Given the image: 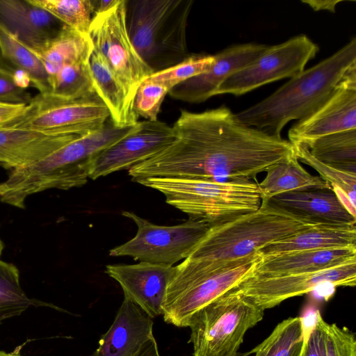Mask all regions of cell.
Returning <instances> with one entry per match:
<instances>
[{"label":"cell","mask_w":356,"mask_h":356,"mask_svg":"<svg viewBox=\"0 0 356 356\" xmlns=\"http://www.w3.org/2000/svg\"><path fill=\"white\" fill-rule=\"evenodd\" d=\"M302 145L319 161L356 174V129L325 135Z\"/></svg>","instance_id":"4316f807"},{"label":"cell","mask_w":356,"mask_h":356,"mask_svg":"<svg viewBox=\"0 0 356 356\" xmlns=\"http://www.w3.org/2000/svg\"><path fill=\"white\" fill-rule=\"evenodd\" d=\"M34 304L21 288L19 271L13 264L0 259V325L19 316Z\"/></svg>","instance_id":"f546056e"},{"label":"cell","mask_w":356,"mask_h":356,"mask_svg":"<svg viewBox=\"0 0 356 356\" xmlns=\"http://www.w3.org/2000/svg\"><path fill=\"white\" fill-rule=\"evenodd\" d=\"M305 330L302 317L288 318L278 323L259 346L264 356H300Z\"/></svg>","instance_id":"f1b7e54d"},{"label":"cell","mask_w":356,"mask_h":356,"mask_svg":"<svg viewBox=\"0 0 356 356\" xmlns=\"http://www.w3.org/2000/svg\"><path fill=\"white\" fill-rule=\"evenodd\" d=\"M250 355H252L250 351L245 353H240L238 351L236 353L229 354L227 356H249Z\"/></svg>","instance_id":"7bdbcfd3"},{"label":"cell","mask_w":356,"mask_h":356,"mask_svg":"<svg viewBox=\"0 0 356 356\" xmlns=\"http://www.w3.org/2000/svg\"><path fill=\"white\" fill-rule=\"evenodd\" d=\"M314 323L305 330V339L300 356H325V323L319 311L314 315Z\"/></svg>","instance_id":"8d00e7d4"},{"label":"cell","mask_w":356,"mask_h":356,"mask_svg":"<svg viewBox=\"0 0 356 356\" xmlns=\"http://www.w3.org/2000/svg\"><path fill=\"white\" fill-rule=\"evenodd\" d=\"M342 0H306L302 1V3L307 4L315 11L327 10L331 13H335L336 6L338 3L343 2Z\"/></svg>","instance_id":"f35d334b"},{"label":"cell","mask_w":356,"mask_h":356,"mask_svg":"<svg viewBox=\"0 0 356 356\" xmlns=\"http://www.w3.org/2000/svg\"><path fill=\"white\" fill-rule=\"evenodd\" d=\"M127 0H116L107 10L94 13L89 36L95 48L126 88L133 103L140 83L153 72L140 56L127 26Z\"/></svg>","instance_id":"30bf717a"},{"label":"cell","mask_w":356,"mask_h":356,"mask_svg":"<svg viewBox=\"0 0 356 356\" xmlns=\"http://www.w3.org/2000/svg\"><path fill=\"white\" fill-rule=\"evenodd\" d=\"M0 56L15 71L24 74L39 93L50 92L48 76L40 60L1 22Z\"/></svg>","instance_id":"484cf974"},{"label":"cell","mask_w":356,"mask_h":356,"mask_svg":"<svg viewBox=\"0 0 356 356\" xmlns=\"http://www.w3.org/2000/svg\"><path fill=\"white\" fill-rule=\"evenodd\" d=\"M153 318L124 297L115 318L91 356H134L153 334Z\"/></svg>","instance_id":"d6986e66"},{"label":"cell","mask_w":356,"mask_h":356,"mask_svg":"<svg viewBox=\"0 0 356 356\" xmlns=\"http://www.w3.org/2000/svg\"><path fill=\"white\" fill-rule=\"evenodd\" d=\"M250 352L251 354L255 353V356H264V353L259 345L251 350Z\"/></svg>","instance_id":"b9f144b4"},{"label":"cell","mask_w":356,"mask_h":356,"mask_svg":"<svg viewBox=\"0 0 356 356\" xmlns=\"http://www.w3.org/2000/svg\"><path fill=\"white\" fill-rule=\"evenodd\" d=\"M109 119L106 106L96 93L75 99L38 93L11 127L47 135H86L100 129Z\"/></svg>","instance_id":"9c48e42d"},{"label":"cell","mask_w":356,"mask_h":356,"mask_svg":"<svg viewBox=\"0 0 356 356\" xmlns=\"http://www.w3.org/2000/svg\"><path fill=\"white\" fill-rule=\"evenodd\" d=\"M176 139L128 169L134 181L150 177L250 181L294 154L293 145L243 124L225 106L181 110L172 127Z\"/></svg>","instance_id":"6da1fadb"},{"label":"cell","mask_w":356,"mask_h":356,"mask_svg":"<svg viewBox=\"0 0 356 356\" xmlns=\"http://www.w3.org/2000/svg\"><path fill=\"white\" fill-rule=\"evenodd\" d=\"M83 136L47 135L13 127L0 129V165L12 170L30 165Z\"/></svg>","instance_id":"ffe728a7"},{"label":"cell","mask_w":356,"mask_h":356,"mask_svg":"<svg viewBox=\"0 0 356 356\" xmlns=\"http://www.w3.org/2000/svg\"><path fill=\"white\" fill-rule=\"evenodd\" d=\"M174 266L140 261L108 264L106 273L121 286L127 298L152 318L162 315L167 288Z\"/></svg>","instance_id":"9a60e30c"},{"label":"cell","mask_w":356,"mask_h":356,"mask_svg":"<svg viewBox=\"0 0 356 356\" xmlns=\"http://www.w3.org/2000/svg\"><path fill=\"white\" fill-rule=\"evenodd\" d=\"M28 104L0 102V129L11 127L26 111Z\"/></svg>","instance_id":"74e56055"},{"label":"cell","mask_w":356,"mask_h":356,"mask_svg":"<svg viewBox=\"0 0 356 356\" xmlns=\"http://www.w3.org/2000/svg\"><path fill=\"white\" fill-rule=\"evenodd\" d=\"M193 4V0H127L129 38L153 73L188 56L186 29Z\"/></svg>","instance_id":"277c9868"},{"label":"cell","mask_w":356,"mask_h":356,"mask_svg":"<svg viewBox=\"0 0 356 356\" xmlns=\"http://www.w3.org/2000/svg\"><path fill=\"white\" fill-rule=\"evenodd\" d=\"M292 216L327 225H355L356 217L332 189H312L277 195L266 202Z\"/></svg>","instance_id":"e0dca14e"},{"label":"cell","mask_w":356,"mask_h":356,"mask_svg":"<svg viewBox=\"0 0 356 356\" xmlns=\"http://www.w3.org/2000/svg\"><path fill=\"white\" fill-rule=\"evenodd\" d=\"M49 94L67 99L95 94L89 60L69 64L49 79Z\"/></svg>","instance_id":"83f0119b"},{"label":"cell","mask_w":356,"mask_h":356,"mask_svg":"<svg viewBox=\"0 0 356 356\" xmlns=\"http://www.w3.org/2000/svg\"><path fill=\"white\" fill-rule=\"evenodd\" d=\"M122 215L137 225L136 236L109 251L111 257L129 256L140 261L172 266L188 258L211 225L189 218L176 225H158L131 211Z\"/></svg>","instance_id":"ba28073f"},{"label":"cell","mask_w":356,"mask_h":356,"mask_svg":"<svg viewBox=\"0 0 356 356\" xmlns=\"http://www.w3.org/2000/svg\"><path fill=\"white\" fill-rule=\"evenodd\" d=\"M22 76L28 79L15 71L0 56V102L28 104L31 102L33 97L26 91L28 85L20 78Z\"/></svg>","instance_id":"e575fe53"},{"label":"cell","mask_w":356,"mask_h":356,"mask_svg":"<svg viewBox=\"0 0 356 356\" xmlns=\"http://www.w3.org/2000/svg\"><path fill=\"white\" fill-rule=\"evenodd\" d=\"M355 284L356 259L314 273L277 276H257L250 273L230 290L265 311L323 284L353 287Z\"/></svg>","instance_id":"7c38bea8"},{"label":"cell","mask_w":356,"mask_h":356,"mask_svg":"<svg viewBox=\"0 0 356 356\" xmlns=\"http://www.w3.org/2000/svg\"><path fill=\"white\" fill-rule=\"evenodd\" d=\"M314 225L318 224L261 203L255 211L211 226L188 258L220 261L238 259Z\"/></svg>","instance_id":"8992f818"},{"label":"cell","mask_w":356,"mask_h":356,"mask_svg":"<svg viewBox=\"0 0 356 356\" xmlns=\"http://www.w3.org/2000/svg\"><path fill=\"white\" fill-rule=\"evenodd\" d=\"M319 51L317 44L306 35L294 36L268 49L253 63L229 76L216 95H242L269 83L292 78L302 71Z\"/></svg>","instance_id":"8fae6325"},{"label":"cell","mask_w":356,"mask_h":356,"mask_svg":"<svg viewBox=\"0 0 356 356\" xmlns=\"http://www.w3.org/2000/svg\"><path fill=\"white\" fill-rule=\"evenodd\" d=\"M356 247L355 225H314L283 239L262 246L261 257L282 253Z\"/></svg>","instance_id":"7402d4cb"},{"label":"cell","mask_w":356,"mask_h":356,"mask_svg":"<svg viewBox=\"0 0 356 356\" xmlns=\"http://www.w3.org/2000/svg\"><path fill=\"white\" fill-rule=\"evenodd\" d=\"M3 248H4V244H3V241H1V239L0 238V257L3 252Z\"/></svg>","instance_id":"ee69618b"},{"label":"cell","mask_w":356,"mask_h":356,"mask_svg":"<svg viewBox=\"0 0 356 356\" xmlns=\"http://www.w3.org/2000/svg\"><path fill=\"white\" fill-rule=\"evenodd\" d=\"M170 90L163 84L145 79L136 93L133 108L136 115L148 121L158 120L161 104Z\"/></svg>","instance_id":"836d02e7"},{"label":"cell","mask_w":356,"mask_h":356,"mask_svg":"<svg viewBox=\"0 0 356 356\" xmlns=\"http://www.w3.org/2000/svg\"><path fill=\"white\" fill-rule=\"evenodd\" d=\"M325 356H356L355 334L336 323H325Z\"/></svg>","instance_id":"d590c367"},{"label":"cell","mask_w":356,"mask_h":356,"mask_svg":"<svg viewBox=\"0 0 356 356\" xmlns=\"http://www.w3.org/2000/svg\"><path fill=\"white\" fill-rule=\"evenodd\" d=\"M268 47L252 42L227 47L213 55L214 63L208 70L177 85L168 94L173 99L189 103L204 102L216 95L229 76L253 63Z\"/></svg>","instance_id":"2e32d148"},{"label":"cell","mask_w":356,"mask_h":356,"mask_svg":"<svg viewBox=\"0 0 356 356\" xmlns=\"http://www.w3.org/2000/svg\"><path fill=\"white\" fill-rule=\"evenodd\" d=\"M89 65L95 91L106 106L114 125L124 127L137 124L138 117L134 111L125 87L95 48L90 56Z\"/></svg>","instance_id":"603a6c76"},{"label":"cell","mask_w":356,"mask_h":356,"mask_svg":"<svg viewBox=\"0 0 356 356\" xmlns=\"http://www.w3.org/2000/svg\"><path fill=\"white\" fill-rule=\"evenodd\" d=\"M356 63V38L334 54L290 79L270 95L236 113L244 124L281 137L284 126L316 111Z\"/></svg>","instance_id":"7a4b0ae2"},{"label":"cell","mask_w":356,"mask_h":356,"mask_svg":"<svg viewBox=\"0 0 356 356\" xmlns=\"http://www.w3.org/2000/svg\"><path fill=\"white\" fill-rule=\"evenodd\" d=\"M0 356H23L22 355L19 350H15L13 352L11 353H6L3 350H0Z\"/></svg>","instance_id":"60d3db41"},{"label":"cell","mask_w":356,"mask_h":356,"mask_svg":"<svg viewBox=\"0 0 356 356\" xmlns=\"http://www.w3.org/2000/svg\"><path fill=\"white\" fill-rule=\"evenodd\" d=\"M93 49L90 36H84L64 25L55 38L32 52L42 62L49 82L65 65L89 60Z\"/></svg>","instance_id":"d4e9b609"},{"label":"cell","mask_w":356,"mask_h":356,"mask_svg":"<svg viewBox=\"0 0 356 356\" xmlns=\"http://www.w3.org/2000/svg\"><path fill=\"white\" fill-rule=\"evenodd\" d=\"M138 183L154 188L168 204L211 226L257 211L261 204L259 183L150 177Z\"/></svg>","instance_id":"5b68a950"},{"label":"cell","mask_w":356,"mask_h":356,"mask_svg":"<svg viewBox=\"0 0 356 356\" xmlns=\"http://www.w3.org/2000/svg\"><path fill=\"white\" fill-rule=\"evenodd\" d=\"M356 129V63L344 74L332 95L314 113L298 120L288 132L292 145Z\"/></svg>","instance_id":"5bb4252c"},{"label":"cell","mask_w":356,"mask_h":356,"mask_svg":"<svg viewBox=\"0 0 356 356\" xmlns=\"http://www.w3.org/2000/svg\"><path fill=\"white\" fill-rule=\"evenodd\" d=\"M0 22L31 51L42 47L65 25L31 0H0Z\"/></svg>","instance_id":"ac0fdd59"},{"label":"cell","mask_w":356,"mask_h":356,"mask_svg":"<svg viewBox=\"0 0 356 356\" xmlns=\"http://www.w3.org/2000/svg\"><path fill=\"white\" fill-rule=\"evenodd\" d=\"M356 259V247L304 250L261 257L252 275L277 276L314 273Z\"/></svg>","instance_id":"44dd1931"},{"label":"cell","mask_w":356,"mask_h":356,"mask_svg":"<svg viewBox=\"0 0 356 356\" xmlns=\"http://www.w3.org/2000/svg\"><path fill=\"white\" fill-rule=\"evenodd\" d=\"M264 180L259 183L261 202L280 194L312 189H332L331 185L318 176L309 174L295 154L269 166Z\"/></svg>","instance_id":"cb8c5ba5"},{"label":"cell","mask_w":356,"mask_h":356,"mask_svg":"<svg viewBox=\"0 0 356 356\" xmlns=\"http://www.w3.org/2000/svg\"><path fill=\"white\" fill-rule=\"evenodd\" d=\"M295 156L298 160L315 169L331 186L340 188L355 207L356 174L343 172L325 164L315 159L308 148L302 145H293Z\"/></svg>","instance_id":"d6a6232c"},{"label":"cell","mask_w":356,"mask_h":356,"mask_svg":"<svg viewBox=\"0 0 356 356\" xmlns=\"http://www.w3.org/2000/svg\"><path fill=\"white\" fill-rule=\"evenodd\" d=\"M175 139L172 127L165 122L159 120L140 122L138 129L91 159L89 179L95 180L129 169L157 154Z\"/></svg>","instance_id":"4fadbf2b"},{"label":"cell","mask_w":356,"mask_h":356,"mask_svg":"<svg viewBox=\"0 0 356 356\" xmlns=\"http://www.w3.org/2000/svg\"><path fill=\"white\" fill-rule=\"evenodd\" d=\"M264 314L263 309L229 289L192 317L188 327L193 356H227L238 352L247 331Z\"/></svg>","instance_id":"52a82bcc"},{"label":"cell","mask_w":356,"mask_h":356,"mask_svg":"<svg viewBox=\"0 0 356 356\" xmlns=\"http://www.w3.org/2000/svg\"><path fill=\"white\" fill-rule=\"evenodd\" d=\"M48 11L63 24L84 36L88 32L94 6L92 0H31Z\"/></svg>","instance_id":"4dcf8cb0"},{"label":"cell","mask_w":356,"mask_h":356,"mask_svg":"<svg viewBox=\"0 0 356 356\" xmlns=\"http://www.w3.org/2000/svg\"><path fill=\"white\" fill-rule=\"evenodd\" d=\"M261 256L255 252L220 261L186 258L174 266L163 305L165 323L188 327L193 315L252 273Z\"/></svg>","instance_id":"3957f363"},{"label":"cell","mask_w":356,"mask_h":356,"mask_svg":"<svg viewBox=\"0 0 356 356\" xmlns=\"http://www.w3.org/2000/svg\"><path fill=\"white\" fill-rule=\"evenodd\" d=\"M213 63V55H188L179 63L153 73L146 79L161 83L170 90L177 85L206 72Z\"/></svg>","instance_id":"1f68e13d"},{"label":"cell","mask_w":356,"mask_h":356,"mask_svg":"<svg viewBox=\"0 0 356 356\" xmlns=\"http://www.w3.org/2000/svg\"><path fill=\"white\" fill-rule=\"evenodd\" d=\"M134 356H161L154 337L149 338Z\"/></svg>","instance_id":"ab89813d"}]
</instances>
